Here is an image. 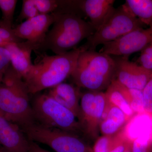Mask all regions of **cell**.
Masks as SVG:
<instances>
[{
  "instance_id": "28",
  "label": "cell",
  "mask_w": 152,
  "mask_h": 152,
  "mask_svg": "<svg viewBox=\"0 0 152 152\" xmlns=\"http://www.w3.org/2000/svg\"><path fill=\"white\" fill-rule=\"evenodd\" d=\"M132 152H152V140L140 138L131 142Z\"/></svg>"
},
{
  "instance_id": "7",
  "label": "cell",
  "mask_w": 152,
  "mask_h": 152,
  "mask_svg": "<svg viewBox=\"0 0 152 152\" xmlns=\"http://www.w3.org/2000/svg\"><path fill=\"white\" fill-rule=\"evenodd\" d=\"M28 139L45 144L56 152H93L77 134L35 122L22 129Z\"/></svg>"
},
{
  "instance_id": "22",
  "label": "cell",
  "mask_w": 152,
  "mask_h": 152,
  "mask_svg": "<svg viewBox=\"0 0 152 152\" xmlns=\"http://www.w3.org/2000/svg\"><path fill=\"white\" fill-rule=\"evenodd\" d=\"M17 2L16 0H0V9L2 13L1 20L10 28H13L14 13Z\"/></svg>"
},
{
  "instance_id": "25",
  "label": "cell",
  "mask_w": 152,
  "mask_h": 152,
  "mask_svg": "<svg viewBox=\"0 0 152 152\" xmlns=\"http://www.w3.org/2000/svg\"><path fill=\"white\" fill-rule=\"evenodd\" d=\"M60 1L57 0H34L37 9L40 15L53 13L58 10Z\"/></svg>"
},
{
  "instance_id": "27",
  "label": "cell",
  "mask_w": 152,
  "mask_h": 152,
  "mask_svg": "<svg viewBox=\"0 0 152 152\" xmlns=\"http://www.w3.org/2000/svg\"><path fill=\"white\" fill-rule=\"evenodd\" d=\"M137 62L140 66L152 72V42L142 50Z\"/></svg>"
},
{
  "instance_id": "4",
  "label": "cell",
  "mask_w": 152,
  "mask_h": 152,
  "mask_svg": "<svg viewBox=\"0 0 152 152\" xmlns=\"http://www.w3.org/2000/svg\"><path fill=\"white\" fill-rule=\"evenodd\" d=\"M82 48L70 77L76 86L88 91H101L114 80L115 62L110 55Z\"/></svg>"
},
{
  "instance_id": "21",
  "label": "cell",
  "mask_w": 152,
  "mask_h": 152,
  "mask_svg": "<svg viewBox=\"0 0 152 152\" xmlns=\"http://www.w3.org/2000/svg\"><path fill=\"white\" fill-rule=\"evenodd\" d=\"M121 137V133L117 135L102 136L95 142L93 152H109L118 142Z\"/></svg>"
},
{
  "instance_id": "20",
  "label": "cell",
  "mask_w": 152,
  "mask_h": 152,
  "mask_svg": "<svg viewBox=\"0 0 152 152\" xmlns=\"http://www.w3.org/2000/svg\"><path fill=\"white\" fill-rule=\"evenodd\" d=\"M113 81L117 85L123 93L134 113L136 114L145 113L142 91L127 88L113 80Z\"/></svg>"
},
{
  "instance_id": "5",
  "label": "cell",
  "mask_w": 152,
  "mask_h": 152,
  "mask_svg": "<svg viewBox=\"0 0 152 152\" xmlns=\"http://www.w3.org/2000/svg\"><path fill=\"white\" fill-rule=\"evenodd\" d=\"M31 106L36 122L75 134L82 132L80 123L74 113L48 94L37 95Z\"/></svg>"
},
{
  "instance_id": "19",
  "label": "cell",
  "mask_w": 152,
  "mask_h": 152,
  "mask_svg": "<svg viewBox=\"0 0 152 152\" xmlns=\"http://www.w3.org/2000/svg\"><path fill=\"white\" fill-rule=\"evenodd\" d=\"M105 94L109 103L121 109L129 120L136 115L123 93L113 82L107 88Z\"/></svg>"
},
{
  "instance_id": "12",
  "label": "cell",
  "mask_w": 152,
  "mask_h": 152,
  "mask_svg": "<svg viewBox=\"0 0 152 152\" xmlns=\"http://www.w3.org/2000/svg\"><path fill=\"white\" fill-rule=\"evenodd\" d=\"M30 141L20 127L0 112V144L12 152H27Z\"/></svg>"
},
{
  "instance_id": "31",
  "label": "cell",
  "mask_w": 152,
  "mask_h": 152,
  "mask_svg": "<svg viewBox=\"0 0 152 152\" xmlns=\"http://www.w3.org/2000/svg\"><path fill=\"white\" fill-rule=\"evenodd\" d=\"M27 152H50L41 148L37 143L30 141L29 146Z\"/></svg>"
},
{
  "instance_id": "33",
  "label": "cell",
  "mask_w": 152,
  "mask_h": 152,
  "mask_svg": "<svg viewBox=\"0 0 152 152\" xmlns=\"http://www.w3.org/2000/svg\"><path fill=\"white\" fill-rule=\"evenodd\" d=\"M125 152H132V150H131V145L129 147V148H128V149Z\"/></svg>"
},
{
  "instance_id": "11",
  "label": "cell",
  "mask_w": 152,
  "mask_h": 152,
  "mask_svg": "<svg viewBox=\"0 0 152 152\" xmlns=\"http://www.w3.org/2000/svg\"><path fill=\"white\" fill-rule=\"evenodd\" d=\"M56 12L40 15L22 22L13 28L15 35L19 39L26 40L35 48V51L43 42L50 27L56 20Z\"/></svg>"
},
{
  "instance_id": "29",
  "label": "cell",
  "mask_w": 152,
  "mask_h": 152,
  "mask_svg": "<svg viewBox=\"0 0 152 152\" xmlns=\"http://www.w3.org/2000/svg\"><path fill=\"white\" fill-rule=\"evenodd\" d=\"M10 65V57L8 51L4 47H0V83Z\"/></svg>"
},
{
  "instance_id": "9",
  "label": "cell",
  "mask_w": 152,
  "mask_h": 152,
  "mask_svg": "<svg viewBox=\"0 0 152 152\" xmlns=\"http://www.w3.org/2000/svg\"><path fill=\"white\" fill-rule=\"evenodd\" d=\"M152 42V26L134 30L115 40L103 45L99 52L110 56L128 57Z\"/></svg>"
},
{
  "instance_id": "13",
  "label": "cell",
  "mask_w": 152,
  "mask_h": 152,
  "mask_svg": "<svg viewBox=\"0 0 152 152\" xmlns=\"http://www.w3.org/2000/svg\"><path fill=\"white\" fill-rule=\"evenodd\" d=\"M114 0H78L80 11L90 19L96 31L98 30L113 11Z\"/></svg>"
},
{
  "instance_id": "15",
  "label": "cell",
  "mask_w": 152,
  "mask_h": 152,
  "mask_svg": "<svg viewBox=\"0 0 152 152\" xmlns=\"http://www.w3.org/2000/svg\"><path fill=\"white\" fill-rule=\"evenodd\" d=\"M80 88L63 83L50 88L48 94L58 103L72 112L78 118L80 113L79 101L82 93Z\"/></svg>"
},
{
  "instance_id": "8",
  "label": "cell",
  "mask_w": 152,
  "mask_h": 152,
  "mask_svg": "<svg viewBox=\"0 0 152 152\" xmlns=\"http://www.w3.org/2000/svg\"><path fill=\"white\" fill-rule=\"evenodd\" d=\"M108 104L105 93L88 91L82 93L78 118L82 132L90 135H94Z\"/></svg>"
},
{
  "instance_id": "10",
  "label": "cell",
  "mask_w": 152,
  "mask_h": 152,
  "mask_svg": "<svg viewBox=\"0 0 152 152\" xmlns=\"http://www.w3.org/2000/svg\"><path fill=\"white\" fill-rule=\"evenodd\" d=\"M114 60L115 71L113 80L127 88L142 91L151 79L152 72L129 61L128 57H117Z\"/></svg>"
},
{
  "instance_id": "14",
  "label": "cell",
  "mask_w": 152,
  "mask_h": 152,
  "mask_svg": "<svg viewBox=\"0 0 152 152\" xmlns=\"http://www.w3.org/2000/svg\"><path fill=\"white\" fill-rule=\"evenodd\" d=\"M4 48L10 53L11 66L24 78L33 65L31 54L34 47L26 41L8 44Z\"/></svg>"
},
{
  "instance_id": "23",
  "label": "cell",
  "mask_w": 152,
  "mask_h": 152,
  "mask_svg": "<svg viewBox=\"0 0 152 152\" xmlns=\"http://www.w3.org/2000/svg\"><path fill=\"white\" fill-rule=\"evenodd\" d=\"M23 42V40L15 36L13 28L9 27L0 20V47H4L8 44Z\"/></svg>"
},
{
  "instance_id": "1",
  "label": "cell",
  "mask_w": 152,
  "mask_h": 152,
  "mask_svg": "<svg viewBox=\"0 0 152 152\" xmlns=\"http://www.w3.org/2000/svg\"><path fill=\"white\" fill-rule=\"evenodd\" d=\"M81 51L80 46L63 54L43 55L23 78L29 94L51 88L70 77Z\"/></svg>"
},
{
  "instance_id": "26",
  "label": "cell",
  "mask_w": 152,
  "mask_h": 152,
  "mask_svg": "<svg viewBox=\"0 0 152 152\" xmlns=\"http://www.w3.org/2000/svg\"><path fill=\"white\" fill-rule=\"evenodd\" d=\"M142 92L143 97L144 113L152 117V75Z\"/></svg>"
},
{
  "instance_id": "30",
  "label": "cell",
  "mask_w": 152,
  "mask_h": 152,
  "mask_svg": "<svg viewBox=\"0 0 152 152\" xmlns=\"http://www.w3.org/2000/svg\"><path fill=\"white\" fill-rule=\"evenodd\" d=\"M122 137L119 141L109 152H125L130 146L131 142L127 140L121 133Z\"/></svg>"
},
{
  "instance_id": "3",
  "label": "cell",
  "mask_w": 152,
  "mask_h": 152,
  "mask_svg": "<svg viewBox=\"0 0 152 152\" xmlns=\"http://www.w3.org/2000/svg\"><path fill=\"white\" fill-rule=\"evenodd\" d=\"M55 12L57 13L56 20L37 51L50 50L56 55L63 54L77 48L82 40L96 31L91 23L85 21L80 15Z\"/></svg>"
},
{
  "instance_id": "2",
  "label": "cell",
  "mask_w": 152,
  "mask_h": 152,
  "mask_svg": "<svg viewBox=\"0 0 152 152\" xmlns=\"http://www.w3.org/2000/svg\"><path fill=\"white\" fill-rule=\"evenodd\" d=\"M29 94L23 77L11 65L0 83V112L21 129L36 122Z\"/></svg>"
},
{
  "instance_id": "18",
  "label": "cell",
  "mask_w": 152,
  "mask_h": 152,
  "mask_svg": "<svg viewBox=\"0 0 152 152\" xmlns=\"http://www.w3.org/2000/svg\"><path fill=\"white\" fill-rule=\"evenodd\" d=\"M123 6L145 26H152V0H126Z\"/></svg>"
},
{
  "instance_id": "6",
  "label": "cell",
  "mask_w": 152,
  "mask_h": 152,
  "mask_svg": "<svg viewBox=\"0 0 152 152\" xmlns=\"http://www.w3.org/2000/svg\"><path fill=\"white\" fill-rule=\"evenodd\" d=\"M145 25L133 15L122 5L115 8L103 24L87 39L82 48L95 50L101 45L113 42Z\"/></svg>"
},
{
  "instance_id": "32",
  "label": "cell",
  "mask_w": 152,
  "mask_h": 152,
  "mask_svg": "<svg viewBox=\"0 0 152 152\" xmlns=\"http://www.w3.org/2000/svg\"><path fill=\"white\" fill-rule=\"evenodd\" d=\"M0 152H12L6 149L0 144Z\"/></svg>"
},
{
  "instance_id": "24",
  "label": "cell",
  "mask_w": 152,
  "mask_h": 152,
  "mask_svg": "<svg viewBox=\"0 0 152 152\" xmlns=\"http://www.w3.org/2000/svg\"><path fill=\"white\" fill-rule=\"evenodd\" d=\"M39 15H40L36 7L34 0H23L21 11L17 21L21 23L23 20H29Z\"/></svg>"
},
{
  "instance_id": "17",
  "label": "cell",
  "mask_w": 152,
  "mask_h": 152,
  "mask_svg": "<svg viewBox=\"0 0 152 152\" xmlns=\"http://www.w3.org/2000/svg\"><path fill=\"white\" fill-rule=\"evenodd\" d=\"M128 121L127 117L121 109L109 103L99 126L103 135L113 136Z\"/></svg>"
},
{
  "instance_id": "16",
  "label": "cell",
  "mask_w": 152,
  "mask_h": 152,
  "mask_svg": "<svg viewBox=\"0 0 152 152\" xmlns=\"http://www.w3.org/2000/svg\"><path fill=\"white\" fill-rule=\"evenodd\" d=\"M152 117L145 113L136 114L129 120L122 133L131 142L140 138L152 140Z\"/></svg>"
}]
</instances>
